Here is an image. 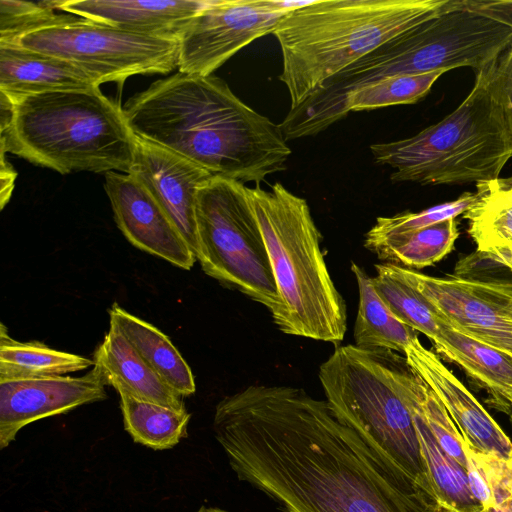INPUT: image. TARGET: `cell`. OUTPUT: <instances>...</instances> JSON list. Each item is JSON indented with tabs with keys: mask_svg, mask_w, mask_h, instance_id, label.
<instances>
[{
	"mask_svg": "<svg viewBox=\"0 0 512 512\" xmlns=\"http://www.w3.org/2000/svg\"><path fill=\"white\" fill-rule=\"evenodd\" d=\"M247 194L280 296L274 324L285 334L340 343L346 305L328 271L308 203L278 182L269 190L247 187Z\"/></svg>",
	"mask_w": 512,
	"mask_h": 512,
	"instance_id": "8992f818",
	"label": "cell"
},
{
	"mask_svg": "<svg viewBox=\"0 0 512 512\" xmlns=\"http://www.w3.org/2000/svg\"><path fill=\"white\" fill-rule=\"evenodd\" d=\"M460 2L324 0L294 9L272 33L281 49L279 79L288 90L290 109L377 47Z\"/></svg>",
	"mask_w": 512,
	"mask_h": 512,
	"instance_id": "277c9868",
	"label": "cell"
},
{
	"mask_svg": "<svg viewBox=\"0 0 512 512\" xmlns=\"http://www.w3.org/2000/svg\"><path fill=\"white\" fill-rule=\"evenodd\" d=\"M6 152L1 151L0 157V207L3 209L9 202L14 189L17 173L13 166L5 159Z\"/></svg>",
	"mask_w": 512,
	"mask_h": 512,
	"instance_id": "e575fe53",
	"label": "cell"
},
{
	"mask_svg": "<svg viewBox=\"0 0 512 512\" xmlns=\"http://www.w3.org/2000/svg\"><path fill=\"white\" fill-rule=\"evenodd\" d=\"M436 352L496 396L512 391V355L460 333L444 319L432 341Z\"/></svg>",
	"mask_w": 512,
	"mask_h": 512,
	"instance_id": "44dd1931",
	"label": "cell"
},
{
	"mask_svg": "<svg viewBox=\"0 0 512 512\" xmlns=\"http://www.w3.org/2000/svg\"><path fill=\"white\" fill-rule=\"evenodd\" d=\"M80 17L57 14L52 1H0V43L17 44L28 33L61 24L75 22Z\"/></svg>",
	"mask_w": 512,
	"mask_h": 512,
	"instance_id": "f546056e",
	"label": "cell"
},
{
	"mask_svg": "<svg viewBox=\"0 0 512 512\" xmlns=\"http://www.w3.org/2000/svg\"><path fill=\"white\" fill-rule=\"evenodd\" d=\"M196 512H227L220 508L201 506Z\"/></svg>",
	"mask_w": 512,
	"mask_h": 512,
	"instance_id": "74e56055",
	"label": "cell"
},
{
	"mask_svg": "<svg viewBox=\"0 0 512 512\" xmlns=\"http://www.w3.org/2000/svg\"><path fill=\"white\" fill-rule=\"evenodd\" d=\"M110 325L131 344L140 357L181 396L196 390L193 373L170 339L152 324L118 304L109 309Z\"/></svg>",
	"mask_w": 512,
	"mask_h": 512,
	"instance_id": "ffe728a7",
	"label": "cell"
},
{
	"mask_svg": "<svg viewBox=\"0 0 512 512\" xmlns=\"http://www.w3.org/2000/svg\"><path fill=\"white\" fill-rule=\"evenodd\" d=\"M104 189L115 222L125 238L138 249L190 270L194 253L147 188L133 175L105 173Z\"/></svg>",
	"mask_w": 512,
	"mask_h": 512,
	"instance_id": "4fadbf2b",
	"label": "cell"
},
{
	"mask_svg": "<svg viewBox=\"0 0 512 512\" xmlns=\"http://www.w3.org/2000/svg\"><path fill=\"white\" fill-rule=\"evenodd\" d=\"M477 193L465 192L456 200L442 203L420 212H403L382 216L365 235L364 246L371 251L393 237L412 233L436 223L456 218L465 213L476 201Z\"/></svg>",
	"mask_w": 512,
	"mask_h": 512,
	"instance_id": "f1b7e54d",
	"label": "cell"
},
{
	"mask_svg": "<svg viewBox=\"0 0 512 512\" xmlns=\"http://www.w3.org/2000/svg\"><path fill=\"white\" fill-rule=\"evenodd\" d=\"M17 44L67 60L100 84L178 68L177 37L134 33L83 18L28 33Z\"/></svg>",
	"mask_w": 512,
	"mask_h": 512,
	"instance_id": "9c48e42d",
	"label": "cell"
},
{
	"mask_svg": "<svg viewBox=\"0 0 512 512\" xmlns=\"http://www.w3.org/2000/svg\"><path fill=\"white\" fill-rule=\"evenodd\" d=\"M307 2L207 0L178 36V71L210 76L254 40Z\"/></svg>",
	"mask_w": 512,
	"mask_h": 512,
	"instance_id": "30bf717a",
	"label": "cell"
},
{
	"mask_svg": "<svg viewBox=\"0 0 512 512\" xmlns=\"http://www.w3.org/2000/svg\"><path fill=\"white\" fill-rule=\"evenodd\" d=\"M491 81L512 139V42L491 64Z\"/></svg>",
	"mask_w": 512,
	"mask_h": 512,
	"instance_id": "d6a6232c",
	"label": "cell"
},
{
	"mask_svg": "<svg viewBox=\"0 0 512 512\" xmlns=\"http://www.w3.org/2000/svg\"><path fill=\"white\" fill-rule=\"evenodd\" d=\"M491 64L475 72L469 94L442 120L412 137L370 146L377 163L394 168L392 182L462 185L499 178L512 157V139Z\"/></svg>",
	"mask_w": 512,
	"mask_h": 512,
	"instance_id": "52a82bcc",
	"label": "cell"
},
{
	"mask_svg": "<svg viewBox=\"0 0 512 512\" xmlns=\"http://www.w3.org/2000/svg\"><path fill=\"white\" fill-rule=\"evenodd\" d=\"M105 386L95 368L79 377L0 381V449L28 424L106 399Z\"/></svg>",
	"mask_w": 512,
	"mask_h": 512,
	"instance_id": "7c38bea8",
	"label": "cell"
},
{
	"mask_svg": "<svg viewBox=\"0 0 512 512\" xmlns=\"http://www.w3.org/2000/svg\"><path fill=\"white\" fill-rule=\"evenodd\" d=\"M123 111L137 137L241 183L259 185L285 170L292 152L279 124L214 75L178 71L133 95Z\"/></svg>",
	"mask_w": 512,
	"mask_h": 512,
	"instance_id": "7a4b0ae2",
	"label": "cell"
},
{
	"mask_svg": "<svg viewBox=\"0 0 512 512\" xmlns=\"http://www.w3.org/2000/svg\"><path fill=\"white\" fill-rule=\"evenodd\" d=\"M416 377L410 391L409 404L441 512H485L484 506L470 489L466 469L440 447L427 426L420 409L422 381Z\"/></svg>",
	"mask_w": 512,
	"mask_h": 512,
	"instance_id": "d6986e66",
	"label": "cell"
},
{
	"mask_svg": "<svg viewBox=\"0 0 512 512\" xmlns=\"http://www.w3.org/2000/svg\"><path fill=\"white\" fill-rule=\"evenodd\" d=\"M213 431L237 478L282 512H411L360 437L302 388L251 385L226 396Z\"/></svg>",
	"mask_w": 512,
	"mask_h": 512,
	"instance_id": "6da1fadb",
	"label": "cell"
},
{
	"mask_svg": "<svg viewBox=\"0 0 512 512\" xmlns=\"http://www.w3.org/2000/svg\"><path fill=\"white\" fill-rule=\"evenodd\" d=\"M125 430L135 443L166 450L187 437L191 414L118 391Z\"/></svg>",
	"mask_w": 512,
	"mask_h": 512,
	"instance_id": "d4e9b609",
	"label": "cell"
},
{
	"mask_svg": "<svg viewBox=\"0 0 512 512\" xmlns=\"http://www.w3.org/2000/svg\"><path fill=\"white\" fill-rule=\"evenodd\" d=\"M511 484H512V464H511Z\"/></svg>",
	"mask_w": 512,
	"mask_h": 512,
	"instance_id": "60d3db41",
	"label": "cell"
},
{
	"mask_svg": "<svg viewBox=\"0 0 512 512\" xmlns=\"http://www.w3.org/2000/svg\"><path fill=\"white\" fill-rule=\"evenodd\" d=\"M404 356L412 371L437 395L463 439L475 450L512 462V441L464 384L416 337Z\"/></svg>",
	"mask_w": 512,
	"mask_h": 512,
	"instance_id": "9a60e30c",
	"label": "cell"
},
{
	"mask_svg": "<svg viewBox=\"0 0 512 512\" xmlns=\"http://www.w3.org/2000/svg\"><path fill=\"white\" fill-rule=\"evenodd\" d=\"M477 254L486 260L508 268L512 272V248L495 250L485 254Z\"/></svg>",
	"mask_w": 512,
	"mask_h": 512,
	"instance_id": "d590c367",
	"label": "cell"
},
{
	"mask_svg": "<svg viewBox=\"0 0 512 512\" xmlns=\"http://www.w3.org/2000/svg\"><path fill=\"white\" fill-rule=\"evenodd\" d=\"M467 7L512 29V0H467Z\"/></svg>",
	"mask_w": 512,
	"mask_h": 512,
	"instance_id": "836d02e7",
	"label": "cell"
},
{
	"mask_svg": "<svg viewBox=\"0 0 512 512\" xmlns=\"http://www.w3.org/2000/svg\"><path fill=\"white\" fill-rule=\"evenodd\" d=\"M207 0H55V10L134 33L177 37Z\"/></svg>",
	"mask_w": 512,
	"mask_h": 512,
	"instance_id": "2e32d148",
	"label": "cell"
},
{
	"mask_svg": "<svg viewBox=\"0 0 512 512\" xmlns=\"http://www.w3.org/2000/svg\"><path fill=\"white\" fill-rule=\"evenodd\" d=\"M318 377L334 415L366 444L411 512H441L409 404L416 375L406 357L337 346Z\"/></svg>",
	"mask_w": 512,
	"mask_h": 512,
	"instance_id": "3957f363",
	"label": "cell"
},
{
	"mask_svg": "<svg viewBox=\"0 0 512 512\" xmlns=\"http://www.w3.org/2000/svg\"><path fill=\"white\" fill-rule=\"evenodd\" d=\"M374 286L391 311L417 333L433 341L438 335L443 319L432 305L390 263L375 265Z\"/></svg>",
	"mask_w": 512,
	"mask_h": 512,
	"instance_id": "4316f807",
	"label": "cell"
},
{
	"mask_svg": "<svg viewBox=\"0 0 512 512\" xmlns=\"http://www.w3.org/2000/svg\"><path fill=\"white\" fill-rule=\"evenodd\" d=\"M9 99L13 115L8 128L0 131L1 151L60 174H129L136 136L123 108L99 87Z\"/></svg>",
	"mask_w": 512,
	"mask_h": 512,
	"instance_id": "5b68a950",
	"label": "cell"
},
{
	"mask_svg": "<svg viewBox=\"0 0 512 512\" xmlns=\"http://www.w3.org/2000/svg\"><path fill=\"white\" fill-rule=\"evenodd\" d=\"M463 449L470 489L486 510L495 503V492L502 482L505 461L475 450L465 440Z\"/></svg>",
	"mask_w": 512,
	"mask_h": 512,
	"instance_id": "1f68e13d",
	"label": "cell"
},
{
	"mask_svg": "<svg viewBox=\"0 0 512 512\" xmlns=\"http://www.w3.org/2000/svg\"><path fill=\"white\" fill-rule=\"evenodd\" d=\"M94 366L105 385L133 397L187 411L183 396L171 388L112 325L94 353Z\"/></svg>",
	"mask_w": 512,
	"mask_h": 512,
	"instance_id": "ac0fdd59",
	"label": "cell"
},
{
	"mask_svg": "<svg viewBox=\"0 0 512 512\" xmlns=\"http://www.w3.org/2000/svg\"><path fill=\"white\" fill-rule=\"evenodd\" d=\"M99 81L59 57L0 43V92L9 98L98 88Z\"/></svg>",
	"mask_w": 512,
	"mask_h": 512,
	"instance_id": "e0dca14e",
	"label": "cell"
},
{
	"mask_svg": "<svg viewBox=\"0 0 512 512\" xmlns=\"http://www.w3.org/2000/svg\"><path fill=\"white\" fill-rule=\"evenodd\" d=\"M392 265L452 328L512 355V282L435 277Z\"/></svg>",
	"mask_w": 512,
	"mask_h": 512,
	"instance_id": "8fae6325",
	"label": "cell"
},
{
	"mask_svg": "<svg viewBox=\"0 0 512 512\" xmlns=\"http://www.w3.org/2000/svg\"><path fill=\"white\" fill-rule=\"evenodd\" d=\"M459 235L456 218L448 219L375 246L371 252L384 263L422 269L442 260Z\"/></svg>",
	"mask_w": 512,
	"mask_h": 512,
	"instance_id": "484cf974",
	"label": "cell"
},
{
	"mask_svg": "<svg viewBox=\"0 0 512 512\" xmlns=\"http://www.w3.org/2000/svg\"><path fill=\"white\" fill-rule=\"evenodd\" d=\"M420 409L440 447L465 468L464 439L442 402L423 381Z\"/></svg>",
	"mask_w": 512,
	"mask_h": 512,
	"instance_id": "4dcf8cb0",
	"label": "cell"
},
{
	"mask_svg": "<svg viewBox=\"0 0 512 512\" xmlns=\"http://www.w3.org/2000/svg\"><path fill=\"white\" fill-rule=\"evenodd\" d=\"M501 398H503L509 405L512 406V391H507L502 394ZM512 418V416H511Z\"/></svg>",
	"mask_w": 512,
	"mask_h": 512,
	"instance_id": "f35d334b",
	"label": "cell"
},
{
	"mask_svg": "<svg viewBox=\"0 0 512 512\" xmlns=\"http://www.w3.org/2000/svg\"><path fill=\"white\" fill-rule=\"evenodd\" d=\"M195 215L202 270L276 314L280 296L247 186L213 176L198 191Z\"/></svg>",
	"mask_w": 512,
	"mask_h": 512,
	"instance_id": "ba28073f",
	"label": "cell"
},
{
	"mask_svg": "<svg viewBox=\"0 0 512 512\" xmlns=\"http://www.w3.org/2000/svg\"><path fill=\"white\" fill-rule=\"evenodd\" d=\"M129 174L147 188L196 257L197 194L214 175L185 157L137 136Z\"/></svg>",
	"mask_w": 512,
	"mask_h": 512,
	"instance_id": "5bb4252c",
	"label": "cell"
},
{
	"mask_svg": "<svg viewBox=\"0 0 512 512\" xmlns=\"http://www.w3.org/2000/svg\"><path fill=\"white\" fill-rule=\"evenodd\" d=\"M509 305H510V307L512 309V293H511L510 298H509Z\"/></svg>",
	"mask_w": 512,
	"mask_h": 512,
	"instance_id": "ab89813d",
	"label": "cell"
},
{
	"mask_svg": "<svg viewBox=\"0 0 512 512\" xmlns=\"http://www.w3.org/2000/svg\"><path fill=\"white\" fill-rule=\"evenodd\" d=\"M485 512H512V498L501 500L489 506Z\"/></svg>",
	"mask_w": 512,
	"mask_h": 512,
	"instance_id": "8d00e7d4",
	"label": "cell"
},
{
	"mask_svg": "<svg viewBox=\"0 0 512 512\" xmlns=\"http://www.w3.org/2000/svg\"><path fill=\"white\" fill-rule=\"evenodd\" d=\"M477 199L463 213L477 253L512 248V178L477 183Z\"/></svg>",
	"mask_w": 512,
	"mask_h": 512,
	"instance_id": "603a6c76",
	"label": "cell"
},
{
	"mask_svg": "<svg viewBox=\"0 0 512 512\" xmlns=\"http://www.w3.org/2000/svg\"><path fill=\"white\" fill-rule=\"evenodd\" d=\"M94 366V361L37 342H19L0 329V381L64 376Z\"/></svg>",
	"mask_w": 512,
	"mask_h": 512,
	"instance_id": "cb8c5ba5",
	"label": "cell"
},
{
	"mask_svg": "<svg viewBox=\"0 0 512 512\" xmlns=\"http://www.w3.org/2000/svg\"><path fill=\"white\" fill-rule=\"evenodd\" d=\"M444 73L404 74L382 79L354 92L348 100L347 111L413 104L426 96Z\"/></svg>",
	"mask_w": 512,
	"mask_h": 512,
	"instance_id": "83f0119b",
	"label": "cell"
},
{
	"mask_svg": "<svg viewBox=\"0 0 512 512\" xmlns=\"http://www.w3.org/2000/svg\"><path fill=\"white\" fill-rule=\"evenodd\" d=\"M359 291L354 341L364 349H385L405 354L418 333L402 322L378 294L373 277L356 263L351 264Z\"/></svg>",
	"mask_w": 512,
	"mask_h": 512,
	"instance_id": "7402d4cb",
	"label": "cell"
}]
</instances>
